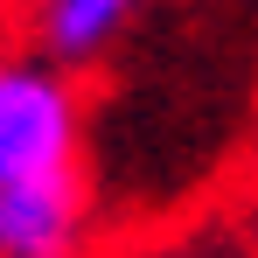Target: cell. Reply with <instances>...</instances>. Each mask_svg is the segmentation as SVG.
I'll return each mask as SVG.
<instances>
[{
	"label": "cell",
	"mask_w": 258,
	"mask_h": 258,
	"mask_svg": "<svg viewBox=\"0 0 258 258\" xmlns=\"http://www.w3.org/2000/svg\"><path fill=\"white\" fill-rule=\"evenodd\" d=\"M147 0H35V56L56 70H84L133 28Z\"/></svg>",
	"instance_id": "3"
},
{
	"label": "cell",
	"mask_w": 258,
	"mask_h": 258,
	"mask_svg": "<svg viewBox=\"0 0 258 258\" xmlns=\"http://www.w3.org/2000/svg\"><path fill=\"white\" fill-rule=\"evenodd\" d=\"M63 181H84L77 91L42 56H0V196Z\"/></svg>",
	"instance_id": "1"
},
{
	"label": "cell",
	"mask_w": 258,
	"mask_h": 258,
	"mask_svg": "<svg viewBox=\"0 0 258 258\" xmlns=\"http://www.w3.org/2000/svg\"><path fill=\"white\" fill-rule=\"evenodd\" d=\"M84 181L7 188L0 196V258H77L84 251Z\"/></svg>",
	"instance_id": "2"
}]
</instances>
